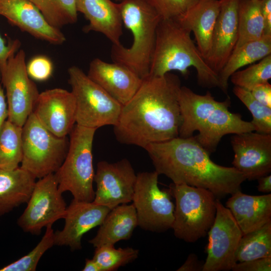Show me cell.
I'll return each instance as SVG.
<instances>
[{"label": "cell", "instance_id": "6da1fadb", "mask_svg": "<svg viewBox=\"0 0 271 271\" xmlns=\"http://www.w3.org/2000/svg\"><path fill=\"white\" fill-rule=\"evenodd\" d=\"M181 86L179 77L170 72L143 79L136 94L122 106L113 126L117 140L145 149L150 144L178 137Z\"/></svg>", "mask_w": 271, "mask_h": 271}, {"label": "cell", "instance_id": "7a4b0ae2", "mask_svg": "<svg viewBox=\"0 0 271 271\" xmlns=\"http://www.w3.org/2000/svg\"><path fill=\"white\" fill-rule=\"evenodd\" d=\"M144 149L159 175H165L175 184L207 189L217 198L241 190L246 180L234 167L213 162L193 136L150 144Z\"/></svg>", "mask_w": 271, "mask_h": 271}, {"label": "cell", "instance_id": "3957f363", "mask_svg": "<svg viewBox=\"0 0 271 271\" xmlns=\"http://www.w3.org/2000/svg\"><path fill=\"white\" fill-rule=\"evenodd\" d=\"M179 103L181 121L178 137L193 136L210 154L216 151L224 136L254 131L250 121L229 110V98L218 101L210 92L200 95L183 86L179 91Z\"/></svg>", "mask_w": 271, "mask_h": 271}, {"label": "cell", "instance_id": "277c9868", "mask_svg": "<svg viewBox=\"0 0 271 271\" xmlns=\"http://www.w3.org/2000/svg\"><path fill=\"white\" fill-rule=\"evenodd\" d=\"M190 34L177 19H161L157 29L149 75L161 76L178 71L187 76L188 68L193 67L200 85L219 88L218 74L202 57Z\"/></svg>", "mask_w": 271, "mask_h": 271}, {"label": "cell", "instance_id": "5b68a950", "mask_svg": "<svg viewBox=\"0 0 271 271\" xmlns=\"http://www.w3.org/2000/svg\"><path fill=\"white\" fill-rule=\"evenodd\" d=\"M123 25L133 36L131 46L112 45L113 62L130 68L141 78L149 74L156 31L161 17L148 0H122L119 3Z\"/></svg>", "mask_w": 271, "mask_h": 271}, {"label": "cell", "instance_id": "8992f818", "mask_svg": "<svg viewBox=\"0 0 271 271\" xmlns=\"http://www.w3.org/2000/svg\"><path fill=\"white\" fill-rule=\"evenodd\" d=\"M96 130L75 124L70 133L66 156L54 173L59 190L70 192L76 200L94 199L92 145Z\"/></svg>", "mask_w": 271, "mask_h": 271}, {"label": "cell", "instance_id": "52a82bcc", "mask_svg": "<svg viewBox=\"0 0 271 271\" xmlns=\"http://www.w3.org/2000/svg\"><path fill=\"white\" fill-rule=\"evenodd\" d=\"M169 189L176 202L172 227L175 236L187 242L205 236L215 219V196L207 189L186 184L172 183Z\"/></svg>", "mask_w": 271, "mask_h": 271}, {"label": "cell", "instance_id": "ba28073f", "mask_svg": "<svg viewBox=\"0 0 271 271\" xmlns=\"http://www.w3.org/2000/svg\"><path fill=\"white\" fill-rule=\"evenodd\" d=\"M68 73L75 100L76 124L96 129L105 125L114 126L122 105L79 67H70Z\"/></svg>", "mask_w": 271, "mask_h": 271}, {"label": "cell", "instance_id": "9c48e42d", "mask_svg": "<svg viewBox=\"0 0 271 271\" xmlns=\"http://www.w3.org/2000/svg\"><path fill=\"white\" fill-rule=\"evenodd\" d=\"M21 167L36 179L54 174L63 163L69 141L58 137L43 126L32 112L22 126Z\"/></svg>", "mask_w": 271, "mask_h": 271}, {"label": "cell", "instance_id": "30bf717a", "mask_svg": "<svg viewBox=\"0 0 271 271\" xmlns=\"http://www.w3.org/2000/svg\"><path fill=\"white\" fill-rule=\"evenodd\" d=\"M159 174L143 172L137 175L132 201L138 225L143 229L162 232L172 228L175 205L169 189L158 186Z\"/></svg>", "mask_w": 271, "mask_h": 271}, {"label": "cell", "instance_id": "8fae6325", "mask_svg": "<svg viewBox=\"0 0 271 271\" xmlns=\"http://www.w3.org/2000/svg\"><path fill=\"white\" fill-rule=\"evenodd\" d=\"M0 76L6 89L8 120L22 127L33 112L40 94L27 73L26 53L23 49L10 56Z\"/></svg>", "mask_w": 271, "mask_h": 271}, {"label": "cell", "instance_id": "7c38bea8", "mask_svg": "<svg viewBox=\"0 0 271 271\" xmlns=\"http://www.w3.org/2000/svg\"><path fill=\"white\" fill-rule=\"evenodd\" d=\"M66 209L56 177L54 174H49L36 181L18 225L25 232L39 235L43 227L64 219Z\"/></svg>", "mask_w": 271, "mask_h": 271}, {"label": "cell", "instance_id": "4fadbf2b", "mask_svg": "<svg viewBox=\"0 0 271 271\" xmlns=\"http://www.w3.org/2000/svg\"><path fill=\"white\" fill-rule=\"evenodd\" d=\"M216 214L209 230L207 257L202 271H227L236 263L235 253L242 232L230 210L216 199Z\"/></svg>", "mask_w": 271, "mask_h": 271}, {"label": "cell", "instance_id": "5bb4252c", "mask_svg": "<svg viewBox=\"0 0 271 271\" xmlns=\"http://www.w3.org/2000/svg\"><path fill=\"white\" fill-rule=\"evenodd\" d=\"M136 180L137 175L126 159L113 163L98 162L94 177L96 190L93 202L110 209L131 202Z\"/></svg>", "mask_w": 271, "mask_h": 271}, {"label": "cell", "instance_id": "9a60e30c", "mask_svg": "<svg viewBox=\"0 0 271 271\" xmlns=\"http://www.w3.org/2000/svg\"><path fill=\"white\" fill-rule=\"evenodd\" d=\"M231 144L232 165L246 180L252 181L271 172V134L250 131L234 134Z\"/></svg>", "mask_w": 271, "mask_h": 271}, {"label": "cell", "instance_id": "2e32d148", "mask_svg": "<svg viewBox=\"0 0 271 271\" xmlns=\"http://www.w3.org/2000/svg\"><path fill=\"white\" fill-rule=\"evenodd\" d=\"M33 113L55 136L66 137L76 124V104L71 91L56 88L40 93Z\"/></svg>", "mask_w": 271, "mask_h": 271}, {"label": "cell", "instance_id": "e0dca14e", "mask_svg": "<svg viewBox=\"0 0 271 271\" xmlns=\"http://www.w3.org/2000/svg\"><path fill=\"white\" fill-rule=\"evenodd\" d=\"M110 210L93 201L73 199L67 207L63 229L54 232L55 245L69 246L72 250L81 249L83 235L100 226Z\"/></svg>", "mask_w": 271, "mask_h": 271}, {"label": "cell", "instance_id": "ac0fdd59", "mask_svg": "<svg viewBox=\"0 0 271 271\" xmlns=\"http://www.w3.org/2000/svg\"><path fill=\"white\" fill-rule=\"evenodd\" d=\"M0 15L35 38L57 45L66 41L60 29L50 25L29 0H0Z\"/></svg>", "mask_w": 271, "mask_h": 271}, {"label": "cell", "instance_id": "d6986e66", "mask_svg": "<svg viewBox=\"0 0 271 271\" xmlns=\"http://www.w3.org/2000/svg\"><path fill=\"white\" fill-rule=\"evenodd\" d=\"M87 75L122 105L133 96L143 80L122 64L99 58L91 61Z\"/></svg>", "mask_w": 271, "mask_h": 271}, {"label": "cell", "instance_id": "ffe728a7", "mask_svg": "<svg viewBox=\"0 0 271 271\" xmlns=\"http://www.w3.org/2000/svg\"><path fill=\"white\" fill-rule=\"evenodd\" d=\"M220 9L213 30L209 54L206 59L218 74L236 45L238 39L239 0H220Z\"/></svg>", "mask_w": 271, "mask_h": 271}, {"label": "cell", "instance_id": "44dd1931", "mask_svg": "<svg viewBox=\"0 0 271 271\" xmlns=\"http://www.w3.org/2000/svg\"><path fill=\"white\" fill-rule=\"evenodd\" d=\"M76 8L88 21L83 28L85 32L100 33L112 45L121 44L123 24L119 3L112 0H76Z\"/></svg>", "mask_w": 271, "mask_h": 271}, {"label": "cell", "instance_id": "7402d4cb", "mask_svg": "<svg viewBox=\"0 0 271 271\" xmlns=\"http://www.w3.org/2000/svg\"><path fill=\"white\" fill-rule=\"evenodd\" d=\"M226 207L230 210L243 235L271 221L270 193L249 195L240 190L231 195Z\"/></svg>", "mask_w": 271, "mask_h": 271}, {"label": "cell", "instance_id": "603a6c76", "mask_svg": "<svg viewBox=\"0 0 271 271\" xmlns=\"http://www.w3.org/2000/svg\"><path fill=\"white\" fill-rule=\"evenodd\" d=\"M220 9V0H200L177 19L184 27L193 32L197 47L205 60L210 52L212 34Z\"/></svg>", "mask_w": 271, "mask_h": 271}, {"label": "cell", "instance_id": "cb8c5ba5", "mask_svg": "<svg viewBox=\"0 0 271 271\" xmlns=\"http://www.w3.org/2000/svg\"><path fill=\"white\" fill-rule=\"evenodd\" d=\"M138 225L137 214L133 203L119 205L110 210L96 235L88 242L95 247L114 245L120 240L130 238Z\"/></svg>", "mask_w": 271, "mask_h": 271}, {"label": "cell", "instance_id": "d4e9b609", "mask_svg": "<svg viewBox=\"0 0 271 271\" xmlns=\"http://www.w3.org/2000/svg\"><path fill=\"white\" fill-rule=\"evenodd\" d=\"M36 179L20 166L10 170L0 169V216L27 203Z\"/></svg>", "mask_w": 271, "mask_h": 271}, {"label": "cell", "instance_id": "484cf974", "mask_svg": "<svg viewBox=\"0 0 271 271\" xmlns=\"http://www.w3.org/2000/svg\"><path fill=\"white\" fill-rule=\"evenodd\" d=\"M271 54V36L264 35L259 39L249 42L232 51L218 75L219 88L227 93L228 80L239 68Z\"/></svg>", "mask_w": 271, "mask_h": 271}, {"label": "cell", "instance_id": "4316f807", "mask_svg": "<svg viewBox=\"0 0 271 271\" xmlns=\"http://www.w3.org/2000/svg\"><path fill=\"white\" fill-rule=\"evenodd\" d=\"M263 36L264 22L260 11V0H239L238 39L233 51Z\"/></svg>", "mask_w": 271, "mask_h": 271}, {"label": "cell", "instance_id": "83f0119b", "mask_svg": "<svg viewBox=\"0 0 271 271\" xmlns=\"http://www.w3.org/2000/svg\"><path fill=\"white\" fill-rule=\"evenodd\" d=\"M271 257V221L243 235L235 253L236 262Z\"/></svg>", "mask_w": 271, "mask_h": 271}, {"label": "cell", "instance_id": "f1b7e54d", "mask_svg": "<svg viewBox=\"0 0 271 271\" xmlns=\"http://www.w3.org/2000/svg\"><path fill=\"white\" fill-rule=\"evenodd\" d=\"M22 127L7 120L0 129V169L14 170L22 160Z\"/></svg>", "mask_w": 271, "mask_h": 271}, {"label": "cell", "instance_id": "f546056e", "mask_svg": "<svg viewBox=\"0 0 271 271\" xmlns=\"http://www.w3.org/2000/svg\"><path fill=\"white\" fill-rule=\"evenodd\" d=\"M52 26L61 28L77 21L76 0H29Z\"/></svg>", "mask_w": 271, "mask_h": 271}, {"label": "cell", "instance_id": "4dcf8cb0", "mask_svg": "<svg viewBox=\"0 0 271 271\" xmlns=\"http://www.w3.org/2000/svg\"><path fill=\"white\" fill-rule=\"evenodd\" d=\"M138 249L132 247L115 248L114 245H102L95 247L93 259L101 271L117 270L138 258Z\"/></svg>", "mask_w": 271, "mask_h": 271}, {"label": "cell", "instance_id": "1f68e13d", "mask_svg": "<svg viewBox=\"0 0 271 271\" xmlns=\"http://www.w3.org/2000/svg\"><path fill=\"white\" fill-rule=\"evenodd\" d=\"M233 92L251 112L254 131L271 134V108L257 101L247 90L235 86Z\"/></svg>", "mask_w": 271, "mask_h": 271}, {"label": "cell", "instance_id": "d6a6232c", "mask_svg": "<svg viewBox=\"0 0 271 271\" xmlns=\"http://www.w3.org/2000/svg\"><path fill=\"white\" fill-rule=\"evenodd\" d=\"M230 78L235 86L249 91L259 84L268 82L271 78V54L243 70L236 71Z\"/></svg>", "mask_w": 271, "mask_h": 271}, {"label": "cell", "instance_id": "836d02e7", "mask_svg": "<svg viewBox=\"0 0 271 271\" xmlns=\"http://www.w3.org/2000/svg\"><path fill=\"white\" fill-rule=\"evenodd\" d=\"M54 245V231L52 225H48L40 242L31 251L18 260L0 268V271H35L43 255Z\"/></svg>", "mask_w": 271, "mask_h": 271}, {"label": "cell", "instance_id": "e575fe53", "mask_svg": "<svg viewBox=\"0 0 271 271\" xmlns=\"http://www.w3.org/2000/svg\"><path fill=\"white\" fill-rule=\"evenodd\" d=\"M162 19H178L200 0H148Z\"/></svg>", "mask_w": 271, "mask_h": 271}, {"label": "cell", "instance_id": "d590c367", "mask_svg": "<svg viewBox=\"0 0 271 271\" xmlns=\"http://www.w3.org/2000/svg\"><path fill=\"white\" fill-rule=\"evenodd\" d=\"M53 66L51 60L45 56H37L32 58L27 65L29 77L35 80L43 81L51 76Z\"/></svg>", "mask_w": 271, "mask_h": 271}, {"label": "cell", "instance_id": "8d00e7d4", "mask_svg": "<svg viewBox=\"0 0 271 271\" xmlns=\"http://www.w3.org/2000/svg\"><path fill=\"white\" fill-rule=\"evenodd\" d=\"M233 271H270L271 257L237 262L232 267Z\"/></svg>", "mask_w": 271, "mask_h": 271}, {"label": "cell", "instance_id": "74e56055", "mask_svg": "<svg viewBox=\"0 0 271 271\" xmlns=\"http://www.w3.org/2000/svg\"><path fill=\"white\" fill-rule=\"evenodd\" d=\"M20 46V42L18 40L7 44L0 35V73L6 66L10 56L17 52Z\"/></svg>", "mask_w": 271, "mask_h": 271}, {"label": "cell", "instance_id": "f35d334b", "mask_svg": "<svg viewBox=\"0 0 271 271\" xmlns=\"http://www.w3.org/2000/svg\"><path fill=\"white\" fill-rule=\"evenodd\" d=\"M250 92L257 101L271 108V85L268 82L255 86Z\"/></svg>", "mask_w": 271, "mask_h": 271}, {"label": "cell", "instance_id": "ab89813d", "mask_svg": "<svg viewBox=\"0 0 271 271\" xmlns=\"http://www.w3.org/2000/svg\"><path fill=\"white\" fill-rule=\"evenodd\" d=\"M260 11L264 22V35L271 36V0H260Z\"/></svg>", "mask_w": 271, "mask_h": 271}, {"label": "cell", "instance_id": "60d3db41", "mask_svg": "<svg viewBox=\"0 0 271 271\" xmlns=\"http://www.w3.org/2000/svg\"><path fill=\"white\" fill-rule=\"evenodd\" d=\"M204 262H201L194 253L190 254L177 271H202Z\"/></svg>", "mask_w": 271, "mask_h": 271}, {"label": "cell", "instance_id": "b9f144b4", "mask_svg": "<svg viewBox=\"0 0 271 271\" xmlns=\"http://www.w3.org/2000/svg\"><path fill=\"white\" fill-rule=\"evenodd\" d=\"M8 108L4 88L0 84V129L8 119Z\"/></svg>", "mask_w": 271, "mask_h": 271}, {"label": "cell", "instance_id": "7bdbcfd3", "mask_svg": "<svg viewBox=\"0 0 271 271\" xmlns=\"http://www.w3.org/2000/svg\"><path fill=\"white\" fill-rule=\"evenodd\" d=\"M258 185L257 189L259 192L263 193H270L271 192V175L261 177L258 179Z\"/></svg>", "mask_w": 271, "mask_h": 271}, {"label": "cell", "instance_id": "ee69618b", "mask_svg": "<svg viewBox=\"0 0 271 271\" xmlns=\"http://www.w3.org/2000/svg\"><path fill=\"white\" fill-rule=\"evenodd\" d=\"M82 270L83 271H101L97 263L92 258L86 259L85 264Z\"/></svg>", "mask_w": 271, "mask_h": 271}, {"label": "cell", "instance_id": "f6af8a7d", "mask_svg": "<svg viewBox=\"0 0 271 271\" xmlns=\"http://www.w3.org/2000/svg\"><path fill=\"white\" fill-rule=\"evenodd\" d=\"M114 2H115L116 3H119L120 2H121L122 0H112Z\"/></svg>", "mask_w": 271, "mask_h": 271}, {"label": "cell", "instance_id": "bcb514c9", "mask_svg": "<svg viewBox=\"0 0 271 271\" xmlns=\"http://www.w3.org/2000/svg\"><path fill=\"white\" fill-rule=\"evenodd\" d=\"M0 80H1V76H0Z\"/></svg>", "mask_w": 271, "mask_h": 271}]
</instances>
